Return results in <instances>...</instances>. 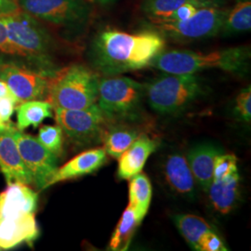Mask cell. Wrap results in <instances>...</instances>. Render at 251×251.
Returning a JSON list of instances; mask_svg holds the SVG:
<instances>
[{"label":"cell","instance_id":"1","mask_svg":"<svg viewBox=\"0 0 251 251\" xmlns=\"http://www.w3.org/2000/svg\"><path fill=\"white\" fill-rule=\"evenodd\" d=\"M165 45V36L159 31L144 30L130 34L107 28L94 36L90 61L103 75H117L151 65Z\"/></svg>","mask_w":251,"mask_h":251},{"label":"cell","instance_id":"2","mask_svg":"<svg viewBox=\"0 0 251 251\" xmlns=\"http://www.w3.org/2000/svg\"><path fill=\"white\" fill-rule=\"evenodd\" d=\"M250 61V48L236 47L207 53L180 50L162 51L151 65L161 72L176 75L198 74L209 69L241 75L248 72Z\"/></svg>","mask_w":251,"mask_h":251},{"label":"cell","instance_id":"3","mask_svg":"<svg viewBox=\"0 0 251 251\" xmlns=\"http://www.w3.org/2000/svg\"><path fill=\"white\" fill-rule=\"evenodd\" d=\"M6 27L10 42L36 68L56 75L50 54L54 49L53 37L41 21L23 10L0 17Z\"/></svg>","mask_w":251,"mask_h":251},{"label":"cell","instance_id":"4","mask_svg":"<svg viewBox=\"0 0 251 251\" xmlns=\"http://www.w3.org/2000/svg\"><path fill=\"white\" fill-rule=\"evenodd\" d=\"M99 76L83 64H73L56 73L48 101L54 108L83 109L97 102Z\"/></svg>","mask_w":251,"mask_h":251},{"label":"cell","instance_id":"5","mask_svg":"<svg viewBox=\"0 0 251 251\" xmlns=\"http://www.w3.org/2000/svg\"><path fill=\"white\" fill-rule=\"evenodd\" d=\"M150 106L160 114H174L187 107L204 93L203 80L196 75L165 73L146 88Z\"/></svg>","mask_w":251,"mask_h":251},{"label":"cell","instance_id":"6","mask_svg":"<svg viewBox=\"0 0 251 251\" xmlns=\"http://www.w3.org/2000/svg\"><path fill=\"white\" fill-rule=\"evenodd\" d=\"M145 87L126 76L106 75L98 83V106L104 117H127L139 107Z\"/></svg>","mask_w":251,"mask_h":251},{"label":"cell","instance_id":"7","mask_svg":"<svg viewBox=\"0 0 251 251\" xmlns=\"http://www.w3.org/2000/svg\"><path fill=\"white\" fill-rule=\"evenodd\" d=\"M53 76L25 61L0 59V79L8 85L19 104L48 98Z\"/></svg>","mask_w":251,"mask_h":251},{"label":"cell","instance_id":"8","mask_svg":"<svg viewBox=\"0 0 251 251\" xmlns=\"http://www.w3.org/2000/svg\"><path fill=\"white\" fill-rule=\"evenodd\" d=\"M21 10L33 17L65 28H78L91 17L89 0H16Z\"/></svg>","mask_w":251,"mask_h":251},{"label":"cell","instance_id":"9","mask_svg":"<svg viewBox=\"0 0 251 251\" xmlns=\"http://www.w3.org/2000/svg\"><path fill=\"white\" fill-rule=\"evenodd\" d=\"M228 11L229 9L218 5L206 6L187 20L162 23L155 26L163 36L179 42L205 39L221 33Z\"/></svg>","mask_w":251,"mask_h":251},{"label":"cell","instance_id":"10","mask_svg":"<svg viewBox=\"0 0 251 251\" xmlns=\"http://www.w3.org/2000/svg\"><path fill=\"white\" fill-rule=\"evenodd\" d=\"M54 117L63 134L74 144H89L101 135L104 116L97 103L83 109L54 108Z\"/></svg>","mask_w":251,"mask_h":251},{"label":"cell","instance_id":"11","mask_svg":"<svg viewBox=\"0 0 251 251\" xmlns=\"http://www.w3.org/2000/svg\"><path fill=\"white\" fill-rule=\"evenodd\" d=\"M13 134L23 161L33 179V184L36 188L44 190L58 169L57 156L40 144L37 138L19 130L16 126Z\"/></svg>","mask_w":251,"mask_h":251},{"label":"cell","instance_id":"12","mask_svg":"<svg viewBox=\"0 0 251 251\" xmlns=\"http://www.w3.org/2000/svg\"><path fill=\"white\" fill-rule=\"evenodd\" d=\"M15 126L10 122L0 128V171L8 184L12 182L33 184V179L23 161L14 138Z\"/></svg>","mask_w":251,"mask_h":251},{"label":"cell","instance_id":"13","mask_svg":"<svg viewBox=\"0 0 251 251\" xmlns=\"http://www.w3.org/2000/svg\"><path fill=\"white\" fill-rule=\"evenodd\" d=\"M38 195L29 184L12 182L0 193V219L36 214Z\"/></svg>","mask_w":251,"mask_h":251},{"label":"cell","instance_id":"14","mask_svg":"<svg viewBox=\"0 0 251 251\" xmlns=\"http://www.w3.org/2000/svg\"><path fill=\"white\" fill-rule=\"evenodd\" d=\"M38 236L36 214L0 219V251L17 248L23 243L33 246Z\"/></svg>","mask_w":251,"mask_h":251},{"label":"cell","instance_id":"15","mask_svg":"<svg viewBox=\"0 0 251 251\" xmlns=\"http://www.w3.org/2000/svg\"><path fill=\"white\" fill-rule=\"evenodd\" d=\"M107 161V153L103 147L90 149L81 152L71 160L58 168L52 177L46 184L45 189L58 182L68 179H77L82 176L92 174L100 169Z\"/></svg>","mask_w":251,"mask_h":251},{"label":"cell","instance_id":"16","mask_svg":"<svg viewBox=\"0 0 251 251\" xmlns=\"http://www.w3.org/2000/svg\"><path fill=\"white\" fill-rule=\"evenodd\" d=\"M157 143L146 135H140L118 158L117 176L119 179H130L144 170V165L152 152L156 150Z\"/></svg>","mask_w":251,"mask_h":251},{"label":"cell","instance_id":"17","mask_svg":"<svg viewBox=\"0 0 251 251\" xmlns=\"http://www.w3.org/2000/svg\"><path fill=\"white\" fill-rule=\"evenodd\" d=\"M223 150L213 144H198L187 154L190 170L200 187L207 192L213 179V167L216 156Z\"/></svg>","mask_w":251,"mask_h":251},{"label":"cell","instance_id":"18","mask_svg":"<svg viewBox=\"0 0 251 251\" xmlns=\"http://www.w3.org/2000/svg\"><path fill=\"white\" fill-rule=\"evenodd\" d=\"M165 175L171 188L186 197L195 194V178L186 158L179 153L171 154L165 164Z\"/></svg>","mask_w":251,"mask_h":251},{"label":"cell","instance_id":"19","mask_svg":"<svg viewBox=\"0 0 251 251\" xmlns=\"http://www.w3.org/2000/svg\"><path fill=\"white\" fill-rule=\"evenodd\" d=\"M240 177L238 172L222 179H213L207 193L211 205L222 214L229 213L233 208L239 194Z\"/></svg>","mask_w":251,"mask_h":251},{"label":"cell","instance_id":"20","mask_svg":"<svg viewBox=\"0 0 251 251\" xmlns=\"http://www.w3.org/2000/svg\"><path fill=\"white\" fill-rule=\"evenodd\" d=\"M52 105L43 100H27L20 103L16 107L17 122L16 127L19 130H25L29 126L36 128L47 118L53 117Z\"/></svg>","mask_w":251,"mask_h":251},{"label":"cell","instance_id":"21","mask_svg":"<svg viewBox=\"0 0 251 251\" xmlns=\"http://www.w3.org/2000/svg\"><path fill=\"white\" fill-rule=\"evenodd\" d=\"M152 193V184L146 174L140 172L129 180L128 206L132 207L141 222L149 210Z\"/></svg>","mask_w":251,"mask_h":251},{"label":"cell","instance_id":"22","mask_svg":"<svg viewBox=\"0 0 251 251\" xmlns=\"http://www.w3.org/2000/svg\"><path fill=\"white\" fill-rule=\"evenodd\" d=\"M173 221L179 233L194 251H199V244L202 237L206 233L213 231L212 227L199 216L178 214L173 217Z\"/></svg>","mask_w":251,"mask_h":251},{"label":"cell","instance_id":"23","mask_svg":"<svg viewBox=\"0 0 251 251\" xmlns=\"http://www.w3.org/2000/svg\"><path fill=\"white\" fill-rule=\"evenodd\" d=\"M186 3H197L203 6L218 5L214 0H143L142 9L152 24L157 25L165 22L173 11Z\"/></svg>","mask_w":251,"mask_h":251},{"label":"cell","instance_id":"24","mask_svg":"<svg viewBox=\"0 0 251 251\" xmlns=\"http://www.w3.org/2000/svg\"><path fill=\"white\" fill-rule=\"evenodd\" d=\"M141 221L130 206L126 207L109 243V249L114 251H126Z\"/></svg>","mask_w":251,"mask_h":251},{"label":"cell","instance_id":"25","mask_svg":"<svg viewBox=\"0 0 251 251\" xmlns=\"http://www.w3.org/2000/svg\"><path fill=\"white\" fill-rule=\"evenodd\" d=\"M251 0H238L232 9H229L220 34L233 36L251 31Z\"/></svg>","mask_w":251,"mask_h":251},{"label":"cell","instance_id":"26","mask_svg":"<svg viewBox=\"0 0 251 251\" xmlns=\"http://www.w3.org/2000/svg\"><path fill=\"white\" fill-rule=\"evenodd\" d=\"M140 133L126 126H114L102 135L103 148L108 155L119 158L129 146L134 143Z\"/></svg>","mask_w":251,"mask_h":251},{"label":"cell","instance_id":"27","mask_svg":"<svg viewBox=\"0 0 251 251\" xmlns=\"http://www.w3.org/2000/svg\"><path fill=\"white\" fill-rule=\"evenodd\" d=\"M37 140L57 157L63 151V132L59 125H46L39 128Z\"/></svg>","mask_w":251,"mask_h":251},{"label":"cell","instance_id":"28","mask_svg":"<svg viewBox=\"0 0 251 251\" xmlns=\"http://www.w3.org/2000/svg\"><path fill=\"white\" fill-rule=\"evenodd\" d=\"M238 172L237 157L233 153H219L213 167V179H222ZM212 179V180H213Z\"/></svg>","mask_w":251,"mask_h":251},{"label":"cell","instance_id":"29","mask_svg":"<svg viewBox=\"0 0 251 251\" xmlns=\"http://www.w3.org/2000/svg\"><path fill=\"white\" fill-rule=\"evenodd\" d=\"M2 58L21 60L30 63L27 61L25 56L23 52H21L18 49L10 42L7 35L6 27L0 19V59Z\"/></svg>","mask_w":251,"mask_h":251},{"label":"cell","instance_id":"30","mask_svg":"<svg viewBox=\"0 0 251 251\" xmlns=\"http://www.w3.org/2000/svg\"><path fill=\"white\" fill-rule=\"evenodd\" d=\"M235 111L239 117L245 122L250 123L251 119V86L238 94L235 101Z\"/></svg>","mask_w":251,"mask_h":251},{"label":"cell","instance_id":"31","mask_svg":"<svg viewBox=\"0 0 251 251\" xmlns=\"http://www.w3.org/2000/svg\"><path fill=\"white\" fill-rule=\"evenodd\" d=\"M17 100L12 97H0V128L9 125L10 118L18 105Z\"/></svg>","mask_w":251,"mask_h":251},{"label":"cell","instance_id":"32","mask_svg":"<svg viewBox=\"0 0 251 251\" xmlns=\"http://www.w3.org/2000/svg\"><path fill=\"white\" fill-rule=\"evenodd\" d=\"M202 7H206V6L197 4V3H186L182 6H180L175 11H173L171 15L169 16V18L163 23L178 22V21L187 20V19L191 18L198 11V9L202 8Z\"/></svg>","mask_w":251,"mask_h":251},{"label":"cell","instance_id":"33","mask_svg":"<svg viewBox=\"0 0 251 251\" xmlns=\"http://www.w3.org/2000/svg\"><path fill=\"white\" fill-rule=\"evenodd\" d=\"M228 251L223 240L212 232L206 233L199 244V251Z\"/></svg>","mask_w":251,"mask_h":251},{"label":"cell","instance_id":"34","mask_svg":"<svg viewBox=\"0 0 251 251\" xmlns=\"http://www.w3.org/2000/svg\"><path fill=\"white\" fill-rule=\"evenodd\" d=\"M20 10L16 0H0V17L13 14Z\"/></svg>","mask_w":251,"mask_h":251},{"label":"cell","instance_id":"35","mask_svg":"<svg viewBox=\"0 0 251 251\" xmlns=\"http://www.w3.org/2000/svg\"><path fill=\"white\" fill-rule=\"evenodd\" d=\"M0 97H12L16 99V97L13 95L11 90H9L8 85L1 79H0Z\"/></svg>","mask_w":251,"mask_h":251},{"label":"cell","instance_id":"36","mask_svg":"<svg viewBox=\"0 0 251 251\" xmlns=\"http://www.w3.org/2000/svg\"><path fill=\"white\" fill-rule=\"evenodd\" d=\"M92 1L95 2V3H97L98 5L106 6V5H109V4H111V3H114V2L117 1V0H92Z\"/></svg>","mask_w":251,"mask_h":251},{"label":"cell","instance_id":"37","mask_svg":"<svg viewBox=\"0 0 251 251\" xmlns=\"http://www.w3.org/2000/svg\"><path fill=\"white\" fill-rule=\"evenodd\" d=\"M214 1H215V0H214Z\"/></svg>","mask_w":251,"mask_h":251}]
</instances>
